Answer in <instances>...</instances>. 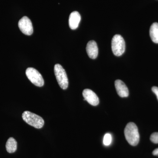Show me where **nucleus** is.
<instances>
[{
	"mask_svg": "<svg viewBox=\"0 0 158 158\" xmlns=\"http://www.w3.org/2000/svg\"><path fill=\"white\" fill-rule=\"evenodd\" d=\"M19 27L21 31L27 35H32L33 33V27L32 22L28 17L24 16L19 20Z\"/></svg>",
	"mask_w": 158,
	"mask_h": 158,
	"instance_id": "6",
	"label": "nucleus"
},
{
	"mask_svg": "<svg viewBox=\"0 0 158 158\" xmlns=\"http://www.w3.org/2000/svg\"><path fill=\"white\" fill-rule=\"evenodd\" d=\"M17 143L16 140L13 138H10L8 139L6 144L7 151L10 153L15 152L17 149Z\"/></svg>",
	"mask_w": 158,
	"mask_h": 158,
	"instance_id": "12",
	"label": "nucleus"
},
{
	"mask_svg": "<svg viewBox=\"0 0 158 158\" xmlns=\"http://www.w3.org/2000/svg\"><path fill=\"white\" fill-rule=\"evenodd\" d=\"M26 74L31 83L37 87H42L44 85V80L42 75L36 69L32 67L27 69Z\"/></svg>",
	"mask_w": 158,
	"mask_h": 158,
	"instance_id": "5",
	"label": "nucleus"
},
{
	"mask_svg": "<svg viewBox=\"0 0 158 158\" xmlns=\"http://www.w3.org/2000/svg\"><path fill=\"white\" fill-rule=\"evenodd\" d=\"M125 42L123 37L119 34L113 36L112 40V50L113 53L117 56H121L125 51Z\"/></svg>",
	"mask_w": 158,
	"mask_h": 158,
	"instance_id": "4",
	"label": "nucleus"
},
{
	"mask_svg": "<svg viewBox=\"0 0 158 158\" xmlns=\"http://www.w3.org/2000/svg\"><path fill=\"white\" fill-rule=\"evenodd\" d=\"M112 136L110 134L107 133L105 135L103 138V144L106 146H109L112 142Z\"/></svg>",
	"mask_w": 158,
	"mask_h": 158,
	"instance_id": "13",
	"label": "nucleus"
},
{
	"mask_svg": "<svg viewBox=\"0 0 158 158\" xmlns=\"http://www.w3.org/2000/svg\"><path fill=\"white\" fill-rule=\"evenodd\" d=\"M126 139L129 144L132 146L138 145L140 141V135L138 127L135 123H129L124 129Z\"/></svg>",
	"mask_w": 158,
	"mask_h": 158,
	"instance_id": "1",
	"label": "nucleus"
},
{
	"mask_svg": "<svg viewBox=\"0 0 158 158\" xmlns=\"http://www.w3.org/2000/svg\"><path fill=\"white\" fill-rule=\"evenodd\" d=\"M115 88L117 93L121 98L127 97L129 95V90L126 85L121 80H116L115 82Z\"/></svg>",
	"mask_w": 158,
	"mask_h": 158,
	"instance_id": "8",
	"label": "nucleus"
},
{
	"mask_svg": "<svg viewBox=\"0 0 158 158\" xmlns=\"http://www.w3.org/2000/svg\"><path fill=\"white\" fill-rule=\"evenodd\" d=\"M22 118L23 120L27 124L36 128H41L44 125V121L42 117L29 111L24 112Z\"/></svg>",
	"mask_w": 158,
	"mask_h": 158,
	"instance_id": "2",
	"label": "nucleus"
},
{
	"mask_svg": "<svg viewBox=\"0 0 158 158\" xmlns=\"http://www.w3.org/2000/svg\"><path fill=\"white\" fill-rule=\"evenodd\" d=\"M54 73L58 84L63 90L67 89L69 81L65 71L61 65L57 64L54 66Z\"/></svg>",
	"mask_w": 158,
	"mask_h": 158,
	"instance_id": "3",
	"label": "nucleus"
},
{
	"mask_svg": "<svg viewBox=\"0 0 158 158\" xmlns=\"http://www.w3.org/2000/svg\"><path fill=\"white\" fill-rule=\"evenodd\" d=\"M150 140L154 144H158V132H155L152 134Z\"/></svg>",
	"mask_w": 158,
	"mask_h": 158,
	"instance_id": "14",
	"label": "nucleus"
},
{
	"mask_svg": "<svg viewBox=\"0 0 158 158\" xmlns=\"http://www.w3.org/2000/svg\"><path fill=\"white\" fill-rule=\"evenodd\" d=\"M150 36L154 43H158V23H154L151 26Z\"/></svg>",
	"mask_w": 158,
	"mask_h": 158,
	"instance_id": "11",
	"label": "nucleus"
},
{
	"mask_svg": "<svg viewBox=\"0 0 158 158\" xmlns=\"http://www.w3.org/2000/svg\"><path fill=\"white\" fill-rule=\"evenodd\" d=\"M152 154L153 155L158 156V148L155 149L153 151Z\"/></svg>",
	"mask_w": 158,
	"mask_h": 158,
	"instance_id": "16",
	"label": "nucleus"
},
{
	"mask_svg": "<svg viewBox=\"0 0 158 158\" xmlns=\"http://www.w3.org/2000/svg\"><path fill=\"white\" fill-rule=\"evenodd\" d=\"M152 90L154 93L156 94V96H157L158 100V88L157 87H153L152 88Z\"/></svg>",
	"mask_w": 158,
	"mask_h": 158,
	"instance_id": "15",
	"label": "nucleus"
},
{
	"mask_svg": "<svg viewBox=\"0 0 158 158\" xmlns=\"http://www.w3.org/2000/svg\"><path fill=\"white\" fill-rule=\"evenodd\" d=\"M81 20V16L78 11H74L69 15V26L72 30H75L78 27Z\"/></svg>",
	"mask_w": 158,
	"mask_h": 158,
	"instance_id": "10",
	"label": "nucleus"
},
{
	"mask_svg": "<svg viewBox=\"0 0 158 158\" xmlns=\"http://www.w3.org/2000/svg\"><path fill=\"white\" fill-rule=\"evenodd\" d=\"M86 51L88 56L90 59H96L98 53V49L96 42L94 40L89 41L86 47Z\"/></svg>",
	"mask_w": 158,
	"mask_h": 158,
	"instance_id": "9",
	"label": "nucleus"
},
{
	"mask_svg": "<svg viewBox=\"0 0 158 158\" xmlns=\"http://www.w3.org/2000/svg\"><path fill=\"white\" fill-rule=\"evenodd\" d=\"M83 96L84 100L86 101L93 106H96L99 103V100L96 94L92 90L86 89L83 90Z\"/></svg>",
	"mask_w": 158,
	"mask_h": 158,
	"instance_id": "7",
	"label": "nucleus"
}]
</instances>
